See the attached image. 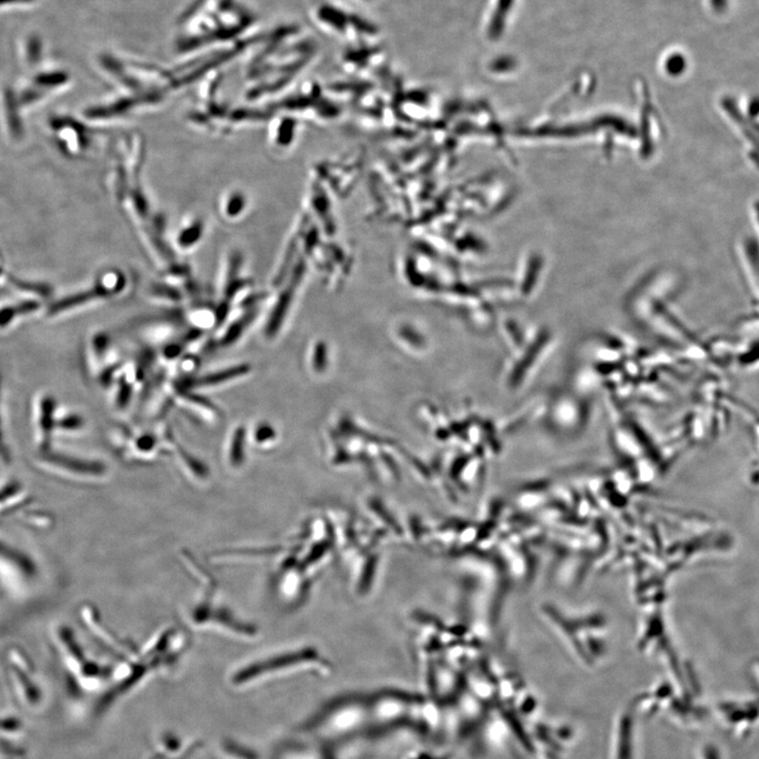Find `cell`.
<instances>
[{
    "label": "cell",
    "instance_id": "ffe728a7",
    "mask_svg": "<svg viewBox=\"0 0 759 759\" xmlns=\"http://www.w3.org/2000/svg\"><path fill=\"white\" fill-rule=\"evenodd\" d=\"M158 294H161V296H165V297H167L169 299H172V300H179L180 299L178 292H176L175 291H172V290H165V288L159 287L158 288Z\"/></svg>",
    "mask_w": 759,
    "mask_h": 759
},
{
    "label": "cell",
    "instance_id": "8fae6325",
    "mask_svg": "<svg viewBox=\"0 0 759 759\" xmlns=\"http://www.w3.org/2000/svg\"><path fill=\"white\" fill-rule=\"evenodd\" d=\"M38 307L36 302L24 303L17 307H5L0 310V327H5L12 322V320L21 313H27L35 310Z\"/></svg>",
    "mask_w": 759,
    "mask_h": 759
},
{
    "label": "cell",
    "instance_id": "9a60e30c",
    "mask_svg": "<svg viewBox=\"0 0 759 759\" xmlns=\"http://www.w3.org/2000/svg\"><path fill=\"white\" fill-rule=\"evenodd\" d=\"M182 395H184V397L187 398L189 401L199 404V405H201V407H204L205 409H211V410L217 409H215V407H213V404L211 401L208 400V399L202 398V397L198 396V395L190 394V392H188L186 390L184 392H182Z\"/></svg>",
    "mask_w": 759,
    "mask_h": 759
},
{
    "label": "cell",
    "instance_id": "e0dca14e",
    "mask_svg": "<svg viewBox=\"0 0 759 759\" xmlns=\"http://www.w3.org/2000/svg\"><path fill=\"white\" fill-rule=\"evenodd\" d=\"M154 444L155 439L152 436L142 437L141 439L137 441V445H139V448L143 450H149L153 448Z\"/></svg>",
    "mask_w": 759,
    "mask_h": 759
},
{
    "label": "cell",
    "instance_id": "2e32d148",
    "mask_svg": "<svg viewBox=\"0 0 759 759\" xmlns=\"http://www.w3.org/2000/svg\"><path fill=\"white\" fill-rule=\"evenodd\" d=\"M94 350L96 352V355L98 357H103L104 351H106V350L108 348V338H107V336L103 335V333H100V335L95 336L94 341Z\"/></svg>",
    "mask_w": 759,
    "mask_h": 759
},
{
    "label": "cell",
    "instance_id": "5bb4252c",
    "mask_svg": "<svg viewBox=\"0 0 759 759\" xmlns=\"http://www.w3.org/2000/svg\"><path fill=\"white\" fill-rule=\"evenodd\" d=\"M83 419L78 416L65 417L60 422V427L64 429H78L83 427Z\"/></svg>",
    "mask_w": 759,
    "mask_h": 759
},
{
    "label": "cell",
    "instance_id": "7402d4cb",
    "mask_svg": "<svg viewBox=\"0 0 759 759\" xmlns=\"http://www.w3.org/2000/svg\"><path fill=\"white\" fill-rule=\"evenodd\" d=\"M113 372L114 371H113V370L104 371V374L102 376L103 382H108L109 383L111 381V379H113Z\"/></svg>",
    "mask_w": 759,
    "mask_h": 759
},
{
    "label": "cell",
    "instance_id": "ac0fdd59",
    "mask_svg": "<svg viewBox=\"0 0 759 759\" xmlns=\"http://www.w3.org/2000/svg\"><path fill=\"white\" fill-rule=\"evenodd\" d=\"M229 302L222 303L217 312V325H221L226 320L229 313Z\"/></svg>",
    "mask_w": 759,
    "mask_h": 759
},
{
    "label": "cell",
    "instance_id": "5b68a950",
    "mask_svg": "<svg viewBox=\"0 0 759 759\" xmlns=\"http://www.w3.org/2000/svg\"><path fill=\"white\" fill-rule=\"evenodd\" d=\"M250 371V365L241 364L238 366H232V368L231 369H226L219 372H214V374L212 375H206L193 380H189V381H187V384L185 383L184 386L187 385L188 389H192L201 388V386L218 385L225 383L227 381H231V380L235 378L243 377ZM184 386H182V388H184Z\"/></svg>",
    "mask_w": 759,
    "mask_h": 759
},
{
    "label": "cell",
    "instance_id": "3957f363",
    "mask_svg": "<svg viewBox=\"0 0 759 759\" xmlns=\"http://www.w3.org/2000/svg\"><path fill=\"white\" fill-rule=\"evenodd\" d=\"M315 16L320 27L335 33V35L350 37V30H352L356 39L363 38L372 41L377 36L378 31L375 27H371L372 25L330 5H320Z\"/></svg>",
    "mask_w": 759,
    "mask_h": 759
},
{
    "label": "cell",
    "instance_id": "44dd1931",
    "mask_svg": "<svg viewBox=\"0 0 759 759\" xmlns=\"http://www.w3.org/2000/svg\"><path fill=\"white\" fill-rule=\"evenodd\" d=\"M201 335H202V330H192L188 333V335L184 339V341L187 342V343L188 342H192V341H194V340L200 338Z\"/></svg>",
    "mask_w": 759,
    "mask_h": 759
},
{
    "label": "cell",
    "instance_id": "603a6c76",
    "mask_svg": "<svg viewBox=\"0 0 759 759\" xmlns=\"http://www.w3.org/2000/svg\"><path fill=\"white\" fill-rule=\"evenodd\" d=\"M2 439H3L2 434H0V457H4L3 456L4 455V444H3Z\"/></svg>",
    "mask_w": 759,
    "mask_h": 759
},
{
    "label": "cell",
    "instance_id": "ba28073f",
    "mask_svg": "<svg viewBox=\"0 0 759 759\" xmlns=\"http://www.w3.org/2000/svg\"><path fill=\"white\" fill-rule=\"evenodd\" d=\"M50 461L57 463L58 466L63 468L74 470V472L82 474L101 475L104 472V467L101 463L71 459V458L63 457L61 455L50 457Z\"/></svg>",
    "mask_w": 759,
    "mask_h": 759
},
{
    "label": "cell",
    "instance_id": "6da1fadb",
    "mask_svg": "<svg viewBox=\"0 0 759 759\" xmlns=\"http://www.w3.org/2000/svg\"><path fill=\"white\" fill-rule=\"evenodd\" d=\"M253 22L250 13L233 0H201L185 13L178 43L182 50L211 43H229Z\"/></svg>",
    "mask_w": 759,
    "mask_h": 759
},
{
    "label": "cell",
    "instance_id": "30bf717a",
    "mask_svg": "<svg viewBox=\"0 0 759 759\" xmlns=\"http://www.w3.org/2000/svg\"><path fill=\"white\" fill-rule=\"evenodd\" d=\"M246 429L239 428L235 430L231 449V461L233 467H240L244 460Z\"/></svg>",
    "mask_w": 759,
    "mask_h": 759
},
{
    "label": "cell",
    "instance_id": "7a4b0ae2",
    "mask_svg": "<svg viewBox=\"0 0 759 759\" xmlns=\"http://www.w3.org/2000/svg\"><path fill=\"white\" fill-rule=\"evenodd\" d=\"M370 729L369 703L343 702L331 706L310 725L313 743H337Z\"/></svg>",
    "mask_w": 759,
    "mask_h": 759
},
{
    "label": "cell",
    "instance_id": "7c38bea8",
    "mask_svg": "<svg viewBox=\"0 0 759 759\" xmlns=\"http://www.w3.org/2000/svg\"><path fill=\"white\" fill-rule=\"evenodd\" d=\"M180 454L182 459H184L185 462L188 464V467L192 468L196 475H199L201 477H204L207 475V468H205V466H202V464L199 460H196L194 457L189 455L187 451L181 448Z\"/></svg>",
    "mask_w": 759,
    "mask_h": 759
},
{
    "label": "cell",
    "instance_id": "8992f818",
    "mask_svg": "<svg viewBox=\"0 0 759 759\" xmlns=\"http://www.w3.org/2000/svg\"><path fill=\"white\" fill-rule=\"evenodd\" d=\"M110 293L111 292L109 291L98 286L93 291L78 293L76 296L58 301L56 304L51 307L49 313L50 315H57V313H61L64 310L74 309V307L88 303L90 301L106 298Z\"/></svg>",
    "mask_w": 759,
    "mask_h": 759
},
{
    "label": "cell",
    "instance_id": "52a82bcc",
    "mask_svg": "<svg viewBox=\"0 0 759 759\" xmlns=\"http://www.w3.org/2000/svg\"><path fill=\"white\" fill-rule=\"evenodd\" d=\"M54 399L49 397L42 399L41 403H39V408L41 409H39L38 429L39 433H41V447L44 449L48 448L50 434L52 433V429H54Z\"/></svg>",
    "mask_w": 759,
    "mask_h": 759
},
{
    "label": "cell",
    "instance_id": "277c9868",
    "mask_svg": "<svg viewBox=\"0 0 759 759\" xmlns=\"http://www.w3.org/2000/svg\"><path fill=\"white\" fill-rule=\"evenodd\" d=\"M369 708L370 729H384L412 718L417 706L408 698L388 695L372 700Z\"/></svg>",
    "mask_w": 759,
    "mask_h": 759
},
{
    "label": "cell",
    "instance_id": "d6986e66",
    "mask_svg": "<svg viewBox=\"0 0 759 759\" xmlns=\"http://www.w3.org/2000/svg\"><path fill=\"white\" fill-rule=\"evenodd\" d=\"M182 346L181 345H170L165 350V355L169 359H173L178 357L182 352Z\"/></svg>",
    "mask_w": 759,
    "mask_h": 759
},
{
    "label": "cell",
    "instance_id": "4fadbf2b",
    "mask_svg": "<svg viewBox=\"0 0 759 759\" xmlns=\"http://www.w3.org/2000/svg\"><path fill=\"white\" fill-rule=\"evenodd\" d=\"M131 394H133V388H131L129 383L123 381L121 383L119 396H117V405H119L121 409L127 407V404L130 401Z\"/></svg>",
    "mask_w": 759,
    "mask_h": 759
},
{
    "label": "cell",
    "instance_id": "9c48e42d",
    "mask_svg": "<svg viewBox=\"0 0 759 759\" xmlns=\"http://www.w3.org/2000/svg\"><path fill=\"white\" fill-rule=\"evenodd\" d=\"M255 316H257V312H250L239 319L237 322L233 323L231 326V329H229L226 332L224 338H222V345L229 346L233 344L235 341H238L240 337L243 335L247 327L251 325Z\"/></svg>",
    "mask_w": 759,
    "mask_h": 759
}]
</instances>
